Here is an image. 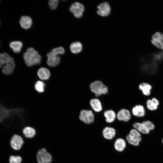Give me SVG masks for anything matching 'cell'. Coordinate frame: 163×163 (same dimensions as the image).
<instances>
[{
	"label": "cell",
	"instance_id": "obj_30",
	"mask_svg": "<svg viewBox=\"0 0 163 163\" xmlns=\"http://www.w3.org/2000/svg\"><path fill=\"white\" fill-rule=\"evenodd\" d=\"M58 3L59 0H50L48 2L50 7L52 10H54L57 8Z\"/></svg>",
	"mask_w": 163,
	"mask_h": 163
},
{
	"label": "cell",
	"instance_id": "obj_29",
	"mask_svg": "<svg viewBox=\"0 0 163 163\" xmlns=\"http://www.w3.org/2000/svg\"><path fill=\"white\" fill-rule=\"evenodd\" d=\"M143 124L149 131L153 130L155 127L154 123L149 120H145L142 122Z\"/></svg>",
	"mask_w": 163,
	"mask_h": 163
},
{
	"label": "cell",
	"instance_id": "obj_27",
	"mask_svg": "<svg viewBox=\"0 0 163 163\" xmlns=\"http://www.w3.org/2000/svg\"><path fill=\"white\" fill-rule=\"evenodd\" d=\"M45 87V83L41 81H37L34 86L35 89L39 93H42L44 91Z\"/></svg>",
	"mask_w": 163,
	"mask_h": 163
},
{
	"label": "cell",
	"instance_id": "obj_9",
	"mask_svg": "<svg viewBox=\"0 0 163 163\" xmlns=\"http://www.w3.org/2000/svg\"><path fill=\"white\" fill-rule=\"evenodd\" d=\"M69 10L75 17L79 18L83 16L85 8L82 4L75 2L71 5Z\"/></svg>",
	"mask_w": 163,
	"mask_h": 163
},
{
	"label": "cell",
	"instance_id": "obj_6",
	"mask_svg": "<svg viewBox=\"0 0 163 163\" xmlns=\"http://www.w3.org/2000/svg\"><path fill=\"white\" fill-rule=\"evenodd\" d=\"M80 120L85 124L89 125L94 121V115L92 110L83 109L81 110L79 116Z\"/></svg>",
	"mask_w": 163,
	"mask_h": 163
},
{
	"label": "cell",
	"instance_id": "obj_16",
	"mask_svg": "<svg viewBox=\"0 0 163 163\" xmlns=\"http://www.w3.org/2000/svg\"><path fill=\"white\" fill-rule=\"evenodd\" d=\"M126 142L125 140L122 138H118L115 140L113 147L115 150L119 152H123L126 147Z\"/></svg>",
	"mask_w": 163,
	"mask_h": 163
},
{
	"label": "cell",
	"instance_id": "obj_23",
	"mask_svg": "<svg viewBox=\"0 0 163 163\" xmlns=\"http://www.w3.org/2000/svg\"><path fill=\"white\" fill-rule=\"evenodd\" d=\"M133 126L134 129L143 134H148L150 131L146 127L142 122H135L133 124Z\"/></svg>",
	"mask_w": 163,
	"mask_h": 163
},
{
	"label": "cell",
	"instance_id": "obj_12",
	"mask_svg": "<svg viewBox=\"0 0 163 163\" xmlns=\"http://www.w3.org/2000/svg\"><path fill=\"white\" fill-rule=\"evenodd\" d=\"M146 112L147 110L145 106L141 104H136L131 108L132 114L137 118H144L146 115Z\"/></svg>",
	"mask_w": 163,
	"mask_h": 163
},
{
	"label": "cell",
	"instance_id": "obj_15",
	"mask_svg": "<svg viewBox=\"0 0 163 163\" xmlns=\"http://www.w3.org/2000/svg\"><path fill=\"white\" fill-rule=\"evenodd\" d=\"M116 135V130L112 127L106 126L103 129L102 131L103 137L107 140H112L115 137Z\"/></svg>",
	"mask_w": 163,
	"mask_h": 163
},
{
	"label": "cell",
	"instance_id": "obj_13",
	"mask_svg": "<svg viewBox=\"0 0 163 163\" xmlns=\"http://www.w3.org/2000/svg\"><path fill=\"white\" fill-rule=\"evenodd\" d=\"M138 88L142 95L148 98L151 96L152 89V86L149 83L143 82L138 85Z\"/></svg>",
	"mask_w": 163,
	"mask_h": 163
},
{
	"label": "cell",
	"instance_id": "obj_20",
	"mask_svg": "<svg viewBox=\"0 0 163 163\" xmlns=\"http://www.w3.org/2000/svg\"><path fill=\"white\" fill-rule=\"evenodd\" d=\"M22 133L23 137L28 139H31L35 136L36 131L34 128L32 127L26 126L23 128Z\"/></svg>",
	"mask_w": 163,
	"mask_h": 163
},
{
	"label": "cell",
	"instance_id": "obj_22",
	"mask_svg": "<svg viewBox=\"0 0 163 163\" xmlns=\"http://www.w3.org/2000/svg\"><path fill=\"white\" fill-rule=\"evenodd\" d=\"M37 75L40 79L46 80L49 78L50 73L48 69L44 67H41L38 70Z\"/></svg>",
	"mask_w": 163,
	"mask_h": 163
},
{
	"label": "cell",
	"instance_id": "obj_28",
	"mask_svg": "<svg viewBox=\"0 0 163 163\" xmlns=\"http://www.w3.org/2000/svg\"><path fill=\"white\" fill-rule=\"evenodd\" d=\"M22 161V158L19 155H12L9 158V161L10 163H21Z\"/></svg>",
	"mask_w": 163,
	"mask_h": 163
},
{
	"label": "cell",
	"instance_id": "obj_8",
	"mask_svg": "<svg viewBox=\"0 0 163 163\" xmlns=\"http://www.w3.org/2000/svg\"><path fill=\"white\" fill-rule=\"evenodd\" d=\"M37 159L38 163H51L52 157L46 149L42 148L38 152Z\"/></svg>",
	"mask_w": 163,
	"mask_h": 163
},
{
	"label": "cell",
	"instance_id": "obj_1",
	"mask_svg": "<svg viewBox=\"0 0 163 163\" xmlns=\"http://www.w3.org/2000/svg\"><path fill=\"white\" fill-rule=\"evenodd\" d=\"M23 57L25 63L29 67L40 64L42 59L38 52L32 47L27 49L24 54Z\"/></svg>",
	"mask_w": 163,
	"mask_h": 163
},
{
	"label": "cell",
	"instance_id": "obj_19",
	"mask_svg": "<svg viewBox=\"0 0 163 163\" xmlns=\"http://www.w3.org/2000/svg\"><path fill=\"white\" fill-rule=\"evenodd\" d=\"M104 116L105 118V121L107 123H112L115 120L117 115L115 111L112 110H108L104 113Z\"/></svg>",
	"mask_w": 163,
	"mask_h": 163
},
{
	"label": "cell",
	"instance_id": "obj_4",
	"mask_svg": "<svg viewBox=\"0 0 163 163\" xmlns=\"http://www.w3.org/2000/svg\"><path fill=\"white\" fill-rule=\"evenodd\" d=\"M150 42L156 49L163 51V33L159 31L154 32L151 36Z\"/></svg>",
	"mask_w": 163,
	"mask_h": 163
},
{
	"label": "cell",
	"instance_id": "obj_3",
	"mask_svg": "<svg viewBox=\"0 0 163 163\" xmlns=\"http://www.w3.org/2000/svg\"><path fill=\"white\" fill-rule=\"evenodd\" d=\"M90 88L91 91L97 97L106 94L108 92L107 86L100 80H96L91 83Z\"/></svg>",
	"mask_w": 163,
	"mask_h": 163
},
{
	"label": "cell",
	"instance_id": "obj_7",
	"mask_svg": "<svg viewBox=\"0 0 163 163\" xmlns=\"http://www.w3.org/2000/svg\"><path fill=\"white\" fill-rule=\"evenodd\" d=\"M24 141L23 138L20 135L14 134L10 140V145L12 149L15 151H18L22 148Z\"/></svg>",
	"mask_w": 163,
	"mask_h": 163
},
{
	"label": "cell",
	"instance_id": "obj_31",
	"mask_svg": "<svg viewBox=\"0 0 163 163\" xmlns=\"http://www.w3.org/2000/svg\"><path fill=\"white\" fill-rule=\"evenodd\" d=\"M162 143H163V139H162Z\"/></svg>",
	"mask_w": 163,
	"mask_h": 163
},
{
	"label": "cell",
	"instance_id": "obj_17",
	"mask_svg": "<svg viewBox=\"0 0 163 163\" xmlns=\"http://www.w3.org/2000/svg\"><path fill=\"white\" fill-rule=\"evenodd\" d=\"M15 64L14 59L11 57L8 62L3 67L2 71L3 73L6 75L12 74L15 68Z\"/></svg>",
	"mask_w": 163,
	"mask_h": 163
},
{
	"label": "cell",
	"instance_id": "obj_5",
	"mask_svg": "<svg viewBox=\"0 0 163 163\" xmlns=\"http://www.w3.org/2000/svg\"><path fill=\"white\" fill-rule=\"evenodd\" d=\"M128 143L134 146H137L142 140L140 133L134 129H131L126 136Z\"/></svg>",
	"mask_w": 163,
	"mask_h": 163
},
{
	"label": "cell",
	"instance_id": "obj_25",
	"mask_svg": "<svg viewBox=\"0 0 163 163\" xmlns=\"http://www.w3.org/2000/svg\"><path fill=\"white\" fill-rule=\"evenodd\" d=\"M22 43L20 41H14L10 44V47L15 53H18L21 52L22 46Z\"/></svg>",
	"mask_w": 163,
	"mask_h": 163
},
{
	"label": "cell",
	"instance_id": "obj_14",
	"mask_svg": "<svg viewBox=\"0 0 163 163\" xmlns=\"http://www.w3.org/2000/svg\"><path fill=\"white\" fill-rule=\"evenodd\" d=\"M117 120L120 121L127 122L131 118V114L130 111L126 108H122L120 110L117 114Z\"/></svg>",
	"mask_w": 163,
	"mask_h": 163
},
{
	"label": "cell",
	"instance_id": "obj_18",
	"mask_svg": "<svg viewBox=\"0 0 163 163\" xmlns=\"http://www.w3.org/2000/svg\"><path fill=\"white\" fill-rule=\"evenodd\" d=\"M89 104L91 108L95 112H100L103 109L102 103L98 98H94L91 99Z\"/></svg>",
	"mask_w": 163,
	"mask_h": 163
},
{
	"label": "cell",
	"instance_id": "obj_10",
	"mask_svg": "<svg viewBox=\"0 0 163 163\" xmlns=\"http://www.w3.org/2000/svg\"><path fill=\"white\" fill-rule=\"evenodd\" d=\"M160 104V101L158 98L153 97L147 99L145 106L147 111L154 112L158 110Z\"/></svg>",
	"mask_w": 163,
	"mask_h": 163
},
{
	"label": "cell",
	"instance_id": "obj_21",
	"mask_svg": "<svg viewBox=\"0 0 163 163\" xmlns=\"http://www.w3.org/2000/svg\"><path fill=\"white\" fill-rule=\"evenodd\" d=\"M19 22L22 27L24 29H27L31 27L32 23V21L30 17L24 16L21 17Z\"/></svg>",
	"mask_w": 163,
	"mask_h": 163
},
{
	"label": "cell",
	"instance_id": "obj_24",
	"mask_svg": "<svg viewBox=\"0 0 163 163\" xmlns=\"http://www.w3.org/2000/svg\"><path fill=\"white\" fill-rule=\"evenodd\" d=\"M70 49L71 52L74 54L80 53L83 49L82 44L78 41L73 42L70 45Z\"/></svg>",
	"mask_w": 163,
	"mask_h": 163
},
{
	"label": "cell",
	"instance_id": "obj_11",
	"mask_svg": "<svg viewBox=\"0 0 163 163\" xmlns=\"http://www.w3.org/2000/svg\"><path fill=\"white\" fill-rule=\"evenodd\" d=\"M97 13L102 17H107L111 12V8L109 3L107 2H103L98 5Z\"/></svg>",
	"mask_w": 163,
	"mask_h": 163
},
{
	"label": "cell",
	"instance_id": "obj_26",
	"mask_svg": "<svg viewBox=\"0 0 163 163\" xmlns=\"http://www.w3.org/2000/svg\"><path fill=\"white\" fill-rule=\"evenodd\" d=\"M11 57L6 53H0V68L5 64L10 59Z\"/></svg>",
	"mask_w": 163,
	"mask_h": 163
},
{
	"label": "cell",
	"instance_id": "obj_2",
	"mask_svg": "<svg viewBox=\"0 0 163 163\" xmlns=\"http://www.w3.org/2000/svg\"><path fill=\"white\" fill-rule=\"evenodd\" d=\"M65 52L64 48L61 46L53 49L47 55V65L51 67H54L58 65L60 61L59 55L63 54Z\"/></svg>",
	"mask_w": 163,
	"mask_h": 163
}]
</instances>
